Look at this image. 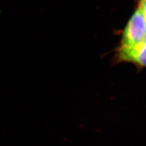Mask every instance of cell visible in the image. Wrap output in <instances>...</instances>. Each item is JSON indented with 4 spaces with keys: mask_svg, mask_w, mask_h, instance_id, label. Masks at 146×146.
Returning a JSON list of instances; mask_svg holds the SVG:
<instances>
[{
    "mask_svg": "<svg viewBox=\"0 0 146 146\" xmlns=\"http://www.w3.org/2000/svg\"><path fill=\"white\" fill-rule=\"evenodd\" d=\"M146 42V21L139 9L134 13L124 31L121 46H130Z\"/></svg>",
    "mask_w": 146,
    "mask_h": 146,
    "instance_id": "obj_1",
    "label": "cell"
},
{
    "mask_svg": "<svg viewBox=\"0 0 146 146\" xmlns=\"http://www.w3.org/2000/svg\"><path fill=\"white\" fill-rule=\"evenodd\" d=\"M117 58L121 61L146 66V42L130 46H121L117 52Z\"/></svg>",
    "mask_w": 146,
    "mask_h": 146,
    "instance_id": "obj_2",
    "label": "cell"
},
{
    "mask_svg": "<svg viewBox=\"0 0 146 146\" xmlns=\"http://www.w3.org/2000/svg\"><path fill=\"white\" fill-rule=\"evenodd\" d=\"M138 9L142 12L146 21V0H141Z\"/></svg>",
    "mask_w": 146,
    "mask_h": 146,
    "instance_id": "obj_3",
    "label": "cell"
}]
</instances>
